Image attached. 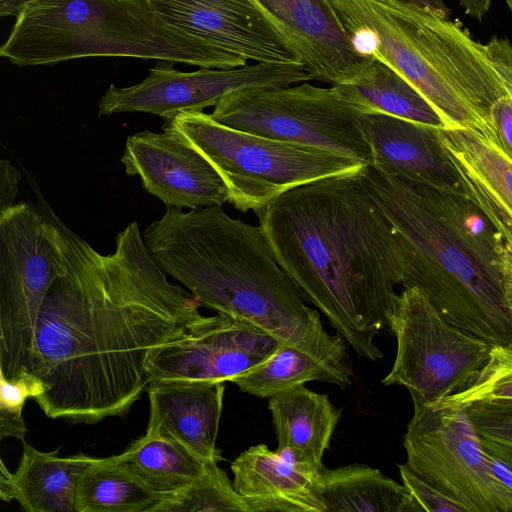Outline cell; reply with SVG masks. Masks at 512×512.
I'll return each mask as SVG.
<instances>
[{
	"label": "cell",
	"mask_w": 512,
	"mask_h": 512,
	"mask_svg": "<svg viewBox=\"0 0 512 512\" xmlns=\"http://www.w3.org/2000/svg\"><path fill=\"white\" fill-rule=\"evenodd\" d=\"M20 201L0 209V372L28 371L37 319L53 282L64 269L47 201Z\"/></svg>",
	"instance_id": "8"
},
{
	"label": "cell",
	"mask_w": 512,
	"mask_h": 512,
	"mask_svg": "<svg viewBox=\"0 0 512 512\" xmlns=\"http://www.w3.org/2000/svg\"><path fill=\"white\" fill-rule=\"evenodd\" d=\"M314 380L333 384L329 373L311 356L279 344L262 362L230 382L243 393L270 399Z\"/></svg>",
	"instance_id": "27"
},
{
	"label": "cell",
	"mask_w": 512,
	"mask_h": 512,
	"mask_svg": "<svg viewBox=\"0 0 512 512\" xmlns=\"http://www.w3.org/2000/svg\"><path fill=\"white\" fill-rule=\"evenodd\" d=\"M233 486L252 512H325L318 473L286 450L250 446L231 463Z\"/></svg>",
	"instance_id": "20"
},
{
	"label": "cell",
	"mask_w": 512,
	"mask_h": 512,
	"mask_svg": "<svg viewBox=\"0 0 512 512\" xmlns=\"http://www.w3.org/2000/svg\"><path fill=\"white\" fill-rule=\"evenodd\" d=\"M252 512L216 461H207L202 475L184 490L159 504L155 512Z\"/></svg>",
	"instance_id": "28"
},
{
	"label": "cell",
	"mask_w": 512,
	"mask_h": 512,
	"mask_svg": "<svg viewBox=\"0 0 512 512\" xmlns=\"http://www.w3.org/2000/svg\"><path fill=\"white\" fill-rule=\"evenodd\" d=\"M398 469L403 485L421 507L422 511L466 512L460 503L419 478L405 464H398Z\"/></svg>",
	"instance_id": "32"
},
{
	"label": "cell",
	"mask_w": 512,
	"mask_h": 512,
	"mask_svg": "<svg viewBox=\"0 0 512 512\" xmlns=\"http://www.w3.org/2000/svg\"><path fill=\"white\" fill-rule=\"evenodd\" d=\"M413 407L403 439L404 464L466 512H512V493L493 474L467 408Z\"/></svg>",
	"instance_id": "11"
},
{
	"label": "cell",
	"mask_w": 512,
	"mask_h": 512,
	"mask_svg": "<svg viewBox=\"0 0 512 512\" xmlns=\"http://www.w3.org/2000/svg\"><path fill=\"white\" fill-rule=\"evenodd\" d=\"M361 112L335 85L303 82L231 92L217 102L211 117L238 131L325 149L370 166V148L358 126Z\"/></svg>",
	"instance_id": "9"
},
{
	"label": "cell",
	"mask_w": 512,
	"mask_h": 512,
	"mask_svg": "<svg viewBox=\"0 0 512 512\" xmlns=\"http://www.w3.org/2000/svg\"><path fill=\"white\" fill-rule=\"evenodd\" d=\"M117 456L148 486L170 496L197 480L207 462L171 436L147 430Z\"/></svg>",
	"instance_id": "26"
},
{
	"label": "cell",
	"mask_w": 512,
	"mask_h": 512,
	"mask_svg": "<svg viewBox=\"0 0 512 512\" xmlns=\"http://www.w3.org/2000/svg\"><path fill=\"white\" fill-rule=\"evenodd\" d=\"M465 12L477 19L481 20L489 11L492 0H458Z\"/></svg>",
	"instance_id": "39"
},
{
	"label": "cell",
	"mask_w": 512,
	"mask_h": 512,
	"mask_svg": "<svg viewBox=\"0 0 512 512\" xmlns=\"http://www.w3.org/2000/svg\"><path fill=\"white\" fill-rule=\"evenodd\" d=\"M0 56L21 67L95 56L218 69L248 62L168 24L148 0H32L17 13Z\"/></svg>",
	"instance_id": "6"
},
{
	"label": "cell",
	"mask_w": 512,
	"mask_h": 512,
	"mask_svg": "<svg viewBox=\"0 0 512 512\" xmlns=\"http://www.w3.org/2000/svg\"><path fill=\"white\" fill-rule=\"evenodd\" d=\"M440 143L465 196L512 243V158L468 128H440Z\"/></svg>",
	"instance_id": "18"
},
{
	"label": "cell",
	"mask_w": 512,
	"mask_h": 512,
	"mask_svg": "<svg viewBox=\"0 0 512 512\" xmlns=\"http://www.w3.org/2000/svg\"><path fill=\"white\" fill-rule=\"evenodd\" d=\"M45 391L43 381L30 371H23L13 378L0 372V439L14 437L25 441L24 404L27 399H34Z\"/></svg>",
	"instance_id": "30"
},
{
	"label": "cell",
	"mask_w": 512,
	"mask_h": 512,
	"mask_svg": "<svg viewBox=\"0 0 512 512\" xmlns=\"http://www.w3.org/2000/svg\"><path fill=\"white\" fill-rule=\"evenodd\" d=\"M32 0H0V16H12L17 13Z\"/></svg>",
	"instance_id": "40"
},
{
	"label": "cell",
	"mask_w": 512,
	"mask_h": 512,
	"mask_svg": "<svg viewBox=\"0 0 512 512\" xmlns=\"http://www.w3.org/2000/svg\"><path fill=\"white\" fill-rule=\"evenodd\" d=\"M47 209L64 269L37 319L27 370L46 391L34 400L48 418L70 423L123 416L148 386L153 351L201 321V304L168 280L136 220L104 255Z\"/></svg>",
	"instance_id": "1"
},
{
	"label": "cell",
	"mask_w": 512,
	"mask_h": 512,
	"mask_svg": "<svg viewBox=\"0 0 512 512\" xmlns=\"http://www.w3.org/2000/svg\"><path fill=\"white\" fill-rule=\"evenodd\" d=\"M401 3L410 4L421 9L427 10L438 16L449 18V8L442 0H395Z\"/></svg>",
	"instance_id": "38"
},
{
	"label": "cell",
	"mask_w": 512,
	"mask_h": 512,
	"mask_svg": "<svg viewBox=\"0 0 512 512\" xmlns=\"http://www.w3.org/2000/svg\"><path fill=\"white\" fill-rule=\"evenodd\" d=\"M363 53L383 61L434 107L445 128H468L497 143L492 105L507 94L485 45L460 26L395 0H328Z\"/></svg>",
	"instance_id": "5"
},
{
	"label": "cell",
	"mask_w": 512,
	"mask_h": 512,
	"mask_svg": "<svg viewBox=\"0 0 512 512\" xmlns=\"http://www.w3.org/2000/svg\"><path fill=\"white\" fill-rule=\"evenodd\" d=\"M484 45L493 69L512 99V45L510 41L506 38L493 36Z\"/></svg>",
	"instance_id": "33"
},
{
	"label": "cell",
	"mask_w": 512,
	"mask_h": 512,
	"mask_svg": "<svg viewBox=\"0 0 512 512\" xmlns=\"http://www.w3.org/2000/svg\"><path fill=\"white\" fill-rule=\"evenodd\" d=\"M484 450L493 474L512 493V466L493 452Z\"/></svg>",
	"instance_id": "36"
},
{
	"label": "cell",
	"mask_w": 512,
	"mask_h": 512,
	"mask_svg": "<svg viewBox=\"0 0 512 512\" xmlns=\"http://www.w3.org/2000/svg\"><path fill=\"white\" fill-rule=\"evenodd\" d=\"M278 450L319 472L342 409L304 385L268 399Z\"/></svg>",
	"instance_id": "22"
},
{
	"label": "cell",
	"mask_w": 512,
	"mask_h": 512,
	"mask_svg": "<svg viewBox=\"0 0 512 512\" xmlns=\"http://www.w3.org/2000/svg\"><path fill=\"white\" fill-rule=\"evenodd\" d=\"M197 150L216 169L237 210L256 213L284 192L322 178L355 174L366 164L325 149L273 140L229 128L203 111H184L162 127Z\"/></svg>",
	"instance_id": "7"
},
{
	"label": "cell",
	"mask_w": 512,
	"mask_h": 512,
	"mask_svg": "<svg viewBox=\"0 0 512 512\" xmlns=\"http://www.w3.org/2000/svg\"><path fill=\"white\" fill-rule=\"evenodd\" d=\"M466 408L483 447L512 458V401L474 403Z\"/></svg>",
	"instance_id": "31"
},
{
	"label": "cell",
	"mask_w": 512,
	"mask_h": 512,
	"mask_svg": "<svg viewBox=\"0 0 512 512\" xmlns=\"http://www.w3.org/2000/svg\"><path fill=\"white\" fill-rule=\"evenodd\" d=\"M388 328L397 350L381 383L405 387L413 406L435 404L464 388L486 364L493 346L445 320L415 286L397 295Z\"/></svg>",
	"instance_id": "10"
},
{
	"label": "cell",
	"mask_w": 512,
	"mask_h": 512,
	"mask_svg": "<svg viewBox=\"0 0 512 512\" xmlns=\"http://www.w3.org/2000/svg\"><path fill=\"white\" fill-rule=\"evenodd\" d=\"M315 80L304 65L256 63L230 69L200 67L183 72L158 60L140 83L119 88L110 84L99 101V116L145 112L173 118L184 111L215 106L225 95L253 87H283Z\"/></svg>",
	"instance_id": "12"
},
{
	"label": "cell",
	"mask_w": 512,
	"mask_h": 512,
	"mask_svg": "<svg viewBox=\"0 0 512 512\" xmlns=\"http://www.w3.org/2000/svg\"><path fill=\"white\" fill-rule=\"evenodd\" d=\"M21 179V173L9 159L0 161V209L15 204Z\"/></svg>",
	"instance_id": "35"
},
{
	"label": "cell",
	"mask_w": 512,
	"mask_h": 512,
	"mask_svg": "<svg viewBox=\"0 0 512 512\" xmlns=\"http://www.w3.org/2000/svg\"><path fill=\"white\" fill-rule=\"evenodd\" d=\"M147 431L171 436L205 461L222 460L216 447L224 382L153 379Z\"/></svg>",
	"instance_id": "19"
},
{
	"label": "cell",
	"mask_w": 512,
	"mask_h": 512,
	"mask_svg": "<svg viewBox=\"0 0 512 512\" xmlns=\"http://www.w3.org/2000/svg\"><path fill=\"white\" fill-rule=\"evenodd\" d=\"M286 36L315 80L332 85L360 77L373 56L358 49L328 0H251Z\"/></svg>",
	"instance_id": "16"
},
{
	"label": "cell",
	"mask_w": 512,
	"mask_h": 512,
	"mask_svg": "<svg viewBox=\"0 0 512 512\" xmlns=\"http://www.w3.org/2000/svg\"><path fill=\"white\" fill-rule=\"evenodd\" d=\"M501 259L505 299L512 315V243L504 242Z\"/></svg>",
	"instance_id": "37"
},
{
	"label": "cell",
	"mask_w": 512,
	"mask_h": 512,
	"mask_svg": "<svg viewBox=\"0 0 512 512\" xmlns=\"http://www.w3.org/2000/svg\"><path fill=\"white\" fill-rule=\"evenodd\" d=\"M359 173L296 186L257 214L276 261L305 300L357 355L377 361L383 353L375 337L388 327L405 259Z\"/></svg>",
	"instance_id": "2"
},
{
	"label": "cell",
	"mask_w": 512,
	"mask_h": 512,
	"mask_svg": "<svg viewBox=\"0 0 512 512\" xmlns=\"http://www.w3.org/2000/svg\"><path fill=\"white\" fill-rule=\"evenodd\" d=\"M148 2L168 24L210 41L246 61L304 65L286 36L251 0Z\"/></svg>",
	"instance_id": "14"
},
{
	"label": "cell",
	"mask_w": 512,
	"mask_h": 512,
	"mask_svg": "<svg viewBox=\"0 0 512 512\" xmlns=\"http://www.w3.org/2000/svg\"><path fill=\"white\" fill-rule=\"evenodd\" d=\"M508 401H512V348L493 345L488 361L470 383L435 404L467 407L474 403Z\"/></svg>",
	"instance_id": "29"
},
{
	"label": "cell",
	"mask_w": 512,
	"mask_h": 512,
	"mask_svg": "<svg viewBox=\"0 0 512 512\" xmlns=\"http://www.w3.org/2000/svg\"><path fill=\"white\" fill-rule=\"evenodd\" d=\"M142 236L156 264L201 306L308 354L340 388L352 383L346 341L327 332L319 312L305 303L260 226L230 217L221 205L187 212L167 207Z\"/></svg>",
	"instance_id": "3"
},
{
	"label": "cell",
	"mask_w": 512,
	"mask_h": 512,
	"mask_svg": "<svg viewBox=\"0 0 512 512\" xmlns=\"http://www.w3.org/2000/svg\"><path fill=\"white\" fill-rule=\"evenodd\" d=\"M170 497L141 480L117 455L94 458L78 479L75 512H155Z\"/></svg>",
	"instance_id": "24"
},
{
	"label": "cell",
	"mask_w": 512,
	"mask_h": 512,
	"mask_svg": "<svg viewBox=\"0 0 512 512\" xmlns=\"http://www.w3.org/2000/svg\"><path fill=\"white\" fill-rule=\"evenodd\" d=\"M94 458L82 452L60 457L59 448L42 452L23 441L14 473L1 460L0 498L16 500L28 512H75L78 479Z\"/></svg>",
	"instance_id": "21"
},
{
	"label": "cell",
	"mask_w": 512,
	"mask_h": 512,
	"mask_svg": "<svg viewBox=\"0 0 512 512\" xmlns=\"http://www.w3.org/2000/svg\"><path fill=\"white\" fill-rule=\"evenodd\" d=\"M121 162L128 176L167 207L199 209L223 205L227 187L210 162L174 133L144 130L126 140Z\"/></svg>",
	"instance_id": "15"
},
{
	"label": "cell",
	"mask_w": 512,
	"mask_h": 512,
	"mask_svg": "<svg viewBox=\"0 0 512 512\" xmlns=\"http://www.w3.org/2000/svg\"><path fill=\"white\" fill-rule=\"evenodd\" d=\"M335 86L362 112H379L445 128L443 120L426 98L403 76L375 57L360 77Z\"/></svg>",
	"instance_id": "25"
},
{
	"label": "cell",
	"mask_w": 512,
	"mask_h": 512,
	"mask_svg": "<svg viewBox=\"0 0 512 512\" xmlns=\"http://www.w3.org/2000/svg\"><path fill=\"white\" fill-rule=\"evenodd\" d=\"M488 450V449H487ZM501 457L502 459H504L506 462H508L511 466H512V458H509V457H502V456H499Z\"/></svg>",
	"instance_id": "42"
},
{
	"label": "cell",
	"mask_w": 512,
	"mask_h": 512,
	"mask_svg": "<svg viewBox=\"0 0 512 512\" xmlns=\"http://www.w3.org/2000/svg\"><path fill=\"white\" fill-rule=\"evenodd\" d=\"M279 344L264 331L218 313L157 347L147 373L150 381H231L262 362Z\"/></svg>",
	"instance_id": "13"
},
{
	"label": "cell",
	"mask_w": 512,
	"mask_h": 512,
	"mask_svg": "<svg viewBox=\"0 0 512 512\" xmlns=\"http://www.w3.org/2000/svg\"><path fill=\"white\" fill-rule=\"evenodd\" d=\"M490 119L496 132L497 144L512 158V99L508 94L492 105Z\"/></svg>",
	"instance_id": "34"
},
{
	"label": "cell",
	"mask_w": 512,
	"mask_h": 512,
	"mask_svg": "<svg viewBox=\"0 0 512 512\" xmlns=\"http://www.w3.org/2000/svg\"><path fill=\"white\" fill-rule=\"evenodd\" d=\"M359 177L399 239L402 285L421 289L449 323L512 348L504 240L463 190L382 175L369 166Z\"/></svg>",
	"instance_id": "4"
},
{
	"label": "cell",
	"mask_w": 512,
	"mask_h": 512,
	"mask_svg": "<svg viewBox=\"0 0 512 512\" xmlns=\"http://www.w3.org/2000/svg\"><path fill=\"white\" fill-rule=\"evenodd\" d=\"M505 1H506V3H507V6H508V8H509V10H510L511 14H512V0H505Z\"/></svg>",
	"instance_id": "41"
},
{
	"label": "cell",
	"mask_w": 512,
	"mask_h": 512,
	"mask_svg": "<svg viewBox=\"0 0 512 512\" xmlns=\"http://www.w3.org/2000/svg\"><path fill=\"white\" fill-rule=\"evenodd\" d=\"M358 126L369 145L371 167L438 189H460L440 143V128L379 112H361Z\"/></svg>",
	"instance_id": "17"
},
{
	"label": "cell",
	"mask_w": 512,
	"mask_h": 512,
	"mask_svg": "<svg viewBox=\"0 0 512 512\" xmlns=\"http://www.w3.org/2000/svg\"><path fill=\"white\" fill-rule=\"evenodd\" d=\"M318 490L325 512H420L407 488L363 464L322 467Z\"/></svg>",
	"instance_id": "23"
}]
</instances>
